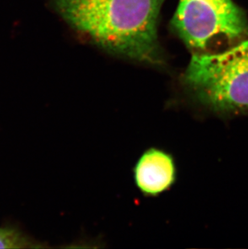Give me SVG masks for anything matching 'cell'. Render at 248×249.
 <instances>
[{
	"instance_id": "6da1fadb",
	"label": "cell",
	"mask_w": 248,
	"mask_h": 249,
	"mask_svg": "<svg viewBox=\"0 0 248 249\" xmlns=\"http://www.w3.org/2000/svg\"><path fill=\"white\" fill-rule=\"evenodd\" d=\"M164 1L52 0V3L67 24L106 51L163 67L157 24Z\"/></svg>"
},
{
	"instance_id": "7a4b0ae2",
	"label": "cell",
	"mask_w": 248,
	"mask_h": 249,
	"mask_svg": "<svg viewBox=\"0 0 248 249\" xmlns=\"http://www.w3.org/2000/svg\"><path fill=\"white\" fill-rule=\"evenodd\" d=\"M180 83L188 102L202 110L248 115V37L221 52L193 53Z\"/></svg>"
},
{
	"instance_id": "3957f363",
	"label": "cell",
	"mask_w": 248,
	"mask_h": 249,
	"mask_svg": "<svg viewBox=\"0 0 248 249\" xmlns=\"http://www.w3.org/2000/svg\"><path fill=\"white\" fill-rule=\"evenodd\" d=\"M172 25L193 53L221 52L248 37L246 14L232 0H180Z\"/></svg>"
},
{
	"instance_id": "277c9868",
	"label": "cell",
	"mask_w": 248,
	"mask_h": 249,
	"mask_svg": "<svg viewBox=\"0 0 248 249\" xmlns=\"http://www.w3.org/2000/svg\"><path fill=\"white\" fill-rule=\"evenodd\" d=\"M177 177L174 155L157 147L146 149L133 167L134 183L144 197H156L166 193L174 187Z\"/></svg>"
},
{
	"instance_id": "5b68a950",
	"label": "cell",
	"mask_w": 248,
	"mask_h": 249,
	"mask_svg": "<svg viewBox=\"0 0 248 249\" xmlns=\"http://www.w3.org/2000/svg\"><path fill=\"white\" fill-rule=\"evenodd\" d=\"M46 245L28 235L18 226L7 223L0 227V249H40Z\"/></svg>"
}]
</instances>
